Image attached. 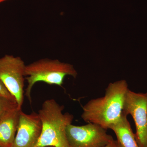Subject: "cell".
Returning a JSON list of instances; mask_svg holds the SVG:
<instances>
[{"mask_svg": "<svg viewBox=\"0 0 147 147\" xmlns=\"http://www.w3.org/2000/svg\"><path fill=\"white\" fill-rule=\"evenodd\" d=\"M25 74L28 86L25 95L31 102L32 89L36 83L44 82L61 87L66 76L76 78L78 74L70 64L61 62L57 59H42L26 65Z\"/></svg>", "mask_w": 147, "mask_h": 147, "instance_id": "obj_3", "label": "cell"}, {"mask_svg": "<svg viewBox=\"0 0 147 147\" xmlns=\"http://www.w3.org/2000/svg\"></svg>", "mask_w": 147, "mask_h": 147, "instance_id": "obj_15", "label": "cell"}, {"mask_svg": "<svg viewBox=\"0 0 147 147\" xmlns=\"http://www.w3.org/2000/svg\"><path fill=\"white\" fill-rule=\"evenodd\" d=\"M21 109L12 108L0 118V147H11L18 129Z\"/></svg>", "mask_w": 147, "mask_h": 147, "instance_id": "obj_8", "label": "cell"}, {"mask_svg": "<svg viewBox=\"0 0 147 147\" xmlns=\"http://www.w3.org/2000/svg\"><path fill=\"white\" fill-rule=\"evenodd\" d=\"M6 1H7V0H0V3Z\"/></svg>", "mask_w": 147, "mask_h": 147, "instance_id": "obj_14", "label": "cell"}, {"mask_svg": "<svg viewBox=\"0 0 147 147\" xmlns=\"http://www.w3.org/2000/svg\"><path fill=\"white\" fill-rule=\"evenodd\" d=\"M115 147H122L117 140H115Z\"/></svg>", "mask_w": 147, "mask_h": 147, "instance_id": "obj_13", "label": "cell"}, {"mask_svg": "<svg viewBox=\"0 0 147 147\" xmlns=\"http://www.w3.org/2000/svg\"><path fill=\"white\" fill-rule=\"evenodd\" d=\"M26 66L20 57L5 55L0 58V80L21 109L24 101Z\"/></svg>", "mask_w": 147, "mask_h": 147, "instance_id": "obj_4", "label": "cell"}, {"mask_svg": "<svg viewBox=\"0 0 147 147\" xmlns=\"http://www.w3.org/2000/svg\"><path fill=\"white\" fill-rule=\"evenodd\" d=\"M122 113L130 115L135 123V134L140 147L147 145V95L135 92L129 89L125 95Z\"/></svg>", "mask_w": 147, "mask_h": 147, "instance_id": "obj_6", "label": "cell"}, {"mask_svg": "<svg viewBox=\"0 0 147 147\" xmlns=\"http://www.w3.org/2000/svg\"><path fill=\"white\" fill-rule=\"evenodd\" d=\"M129 89L125 80L110 83L105 95L88 101L83 107L82 119L107 129L121 118L125 95Z\"/></svg>", "mask_w": 147, "mask_h": 147, "instance_id": "obj_1", "label": "cell"}, {"mask_svg": "<svg viewBox=\"0 0 147 147\" xmlns=\"http://www.w3.org/2000/svg\"><path fill=\"white\" fill-rule=\"evenodd\" d=\"M64 106L54 99L45 100L38 111L42 129L36 147H69L66 129L72 124L73 115L63 113Z\"/></svg>", "mask_w": 147, "mask_h": 147, "instance_id": "obj_2", "label": "cell"}, {"mask_svg": "<svg viewBox=\"0 0 147 147\" xmlns=\"http://www.w3.org/2000/svg\"><path fill=\"white\" fill-rule=\"evenodd\" d=\"M115 132L122 147H140L133 133L127 116L122 113L121 118L109 127Z\"/></svg>", "mask_w": 147, "mask_h": 147, "instance_id": "obj_9", "label": "cell"}, {"mask_svg": "<svg viewBox=\"0 0 147 147\" xmlns=\"http://www.w3.org/2000/svg\"><path fill=\"white\" fill-rule=\"evenodd\" d=\"M146 147H147V145Z\"/></svg>", "mask_w": 147, "mask_h": 147, "instance_id": "obj_17", "label": "cell"}, {"mask_svg": "<svg viewBox=\"0 0 147 147\" xmlns=\"http://www.w3.org/2000/svg\"><path fill=\"white\" fill-rule=\"evenodd\" d=\"M105 147H115V140Z\"/></svg>", "mask_w": 147, "mask_h": 147, "instance_id": "obj_12", "label": "cell"}, {"mask_svg": "<svg viewBox=\"0 0 147 147\" xmlns=\"http://www.w3.org/2000/svg\"><path fill=\"white\" fill-rule=\"evenodd\" d=\"M146 94H147V92H146Z\"/></svg>", "mask_w": 147, "mask_h": 147, "instance_id": "obj_16", "label": "cell"}, {"mask_svg": "<svg viewBox=\"0 0 147 147\" xmlns=\"http://www.w3.org/2000/svg\"><path fill=\"white\" fill-rule=\"evenodd\" d=\"M17 106L16 102L0 96V118L9 110Z\"/></svg>", "mask_w": 147, "mask_h": 147, "instance_id": "obj_10", "label": "cell"}, {"mask_svg": "<svg viewBox=\"0 0 147 147\" xmlns=\"http://www.w3.org/2000/svg\"><path fill=\"white\" fill-rule=\"evenodd\" d=\"M42 125L38 113H20L18 129L11 147H36Z\"/></svg>", "mask_w": 147, "mask_h": 147, "instance_id": "obj_7", "label": "cell"}, {"mask_svg": "<svg viewBox=\"0 0 147 147\" xmlns=\"http://www.w3.org/2000/svg\"><path fill=\"white\" fill-rule=\"evenodd\" d=\"M0 96L5 98L12 102H16L15 98L9 92L1 80H0Z\"/></svg>", "mask_w": 147, "mask_h": 147, "instance_id": "obj_11", "label": "cell"}, {"mask_svg": "<svg viewBox=\"0 0 147 147\" xmlns=\"http://www.w3.org/2000/svg\"><path fill=\"white\" fill-rule=\"evenodd\" d=\"M66 133L69 147H105L114 140L106 129L94 123L82 126L71 124Z\"/></svg>", "mask_w": 147, "mask_h": 147, "instance_id": "obj_5", "label": "cell"}]
</instances>
